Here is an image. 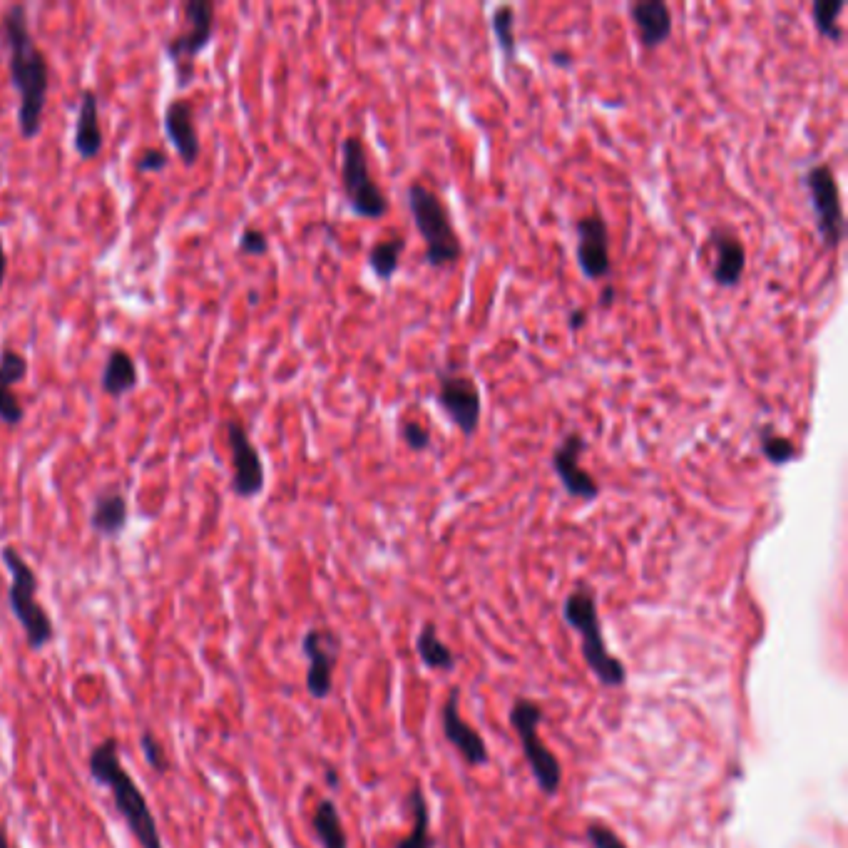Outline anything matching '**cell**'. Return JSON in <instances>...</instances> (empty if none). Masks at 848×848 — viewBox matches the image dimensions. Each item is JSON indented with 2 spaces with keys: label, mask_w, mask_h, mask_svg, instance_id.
<instances>
[{
  "label": "cell",
  "mask_w": 848,
  "mask_h": 848,
  "mask_svg": "<svg viewBox=\"0 0 848 848\" xmlns=\"http://www.w3.org/2000/svg\"><path fill=\"white\" fill-rule=\"evenodd\" d=\"M187 30L172 35L165 45V53L180 70V83H189L194 73V58L199 50L207 48L214 33V3L212 0H187L182 5Z\"/></svg>",
  "instance_id": "ba28073f"
},
{
  "label": "cell",
  "mask_w": 848,
  "mask_h": 848,
  "mask_svg": "<svg viewBox=\"0 0 848 848\" xmlns=\"http://www.w3.org/2000/svg\"><path fill=\"white\" fill-rule=\"evenodd\" d=\"M406 197L413 224H416L418 234L426 244V262L436 269L456 264L463 254V244L456 227H453L451 212L438 197V192H433L423 182H413L406 189Z\"/></svg>",
  "instance_id": "277c9868"
},
{
  "label": "cell",
  "mask_w": 848,
  "mask_h": 848,
  "mask_svg": "<svg viewBox=\"0 0 848 848\" xmlns=\"http://www.w3.org/2000/svg\"><path fill=\"white\" fill-rule=\"evenodd\" d=\"M630 18L645 48H660L672 35V10L664 0H637L630 5Z\"/></svg>",
  "instance_id": "d6986e66"
},
{
  "label": "cell",
  "mask_w": 848,
  "mask_h": 848,
  "mask_svg": "<svg viewBox=\"0 0 848 848\" xmlns=\"http://www.w3.org/2000/svg\"><path fill=\"white\" fill-rule=\"evenodd\" d=\"M140 749H142V756H145L147 766H150V769L155 771V774H162V776L170 774V771H172V761H170V756H167L165 747H162V742L155 737V734H152V732H142Z\"/></svg>",
  "instance_id": "f546056e"
},
{
  "label": "cell",
  "mask_w": 848,
  "mask_h": 848,
  "mask_svg": "<svg viewBox=\"0 0 848 848\" xmlns=\"http://www.w3.org/2000/svg\"><path fill=\"white\" fill-rule=\"evenodd\" d=\"M311 831L321 848H349V834L344 829L339 809L331 799H321L311 816Z\"/></svg>",
  "instance_id": "603a6c76"
},
{
  "label": "cell",
  "mask_w": 848,
  "mask_h": 848,
  "mask_svg": "<svg viewBox=\"0 0 848 848\" xmlns=\"http://www.w3.org/2000/svg\"><path fill=\"white\" fill-rule=\"evenodd\" d=\"M563 620L580 635L582 657L597 682L605 687H622L627 682V669L607 650L600 612H597V597L590 585H580L565 597Z\"/></svg>",
  "instance_id": "3957f363"
},
{
  "label": "cell",
  "mask_w": 848,
  "mask_h": 848,
  "mask_svg": "<svg viewBox=\"0 0 848 848\" xmlns=\"http://www.w3.org/2000/svg\"><path fill=\"white\" fill-rule=\"evenodd\" d=\"M165 132L167 137H170L172 145H175V150L180 152L182 160H185V165H194L202 145H199V132H197V125H194L192 102L175 100L167 105Z\"/></svg>",
  "instance_id": "e0dca14e"
},
{
  "label": "cell",
  "mask_w": 848,
  "mask_h": 848,
  "mask_svg": "<svg viewBox=\"0 0 848 848\" xmlns=\"http://www.w3.org/2000/svg\"><path fill=\"white\" fill-rule=\"evenodd\" d=\"M0 848H10V839H8V829H5V824L0 821Z\"/></svg>",
  "instance_id": "74e56055"
},
{
  "label": "cell",
  "mask_w": 848,
  "mask_h": 848,
  "mask_svg": "<svg viewBox=\"0 0 848 848\" xmlns=\"http://www.w3.org/2000/svg\"><path fill=\"white\" fill-rule=\"evenodd\" d=\"M585 321H587V311L585 309H575L570 314V329L577 331L582 324H585Z\"/></svg>",
  "instance_id": "e575fe53"
},
{
  "label": "cell",
  "mask_w": 848,
  "mask_h": 848,
  "mask_svg": "<svg viewBox=\"0 0 848 848\" xmlns=\"http://www.w3.org/2000/svg\"><path fill=\"white\" fill-rule=\"evenodd\" d=\"M28 376V359L13 349H3L0 354V421L5 426H18L25 411L15 398L13 386Z\"/></svg>",
  "instance_id": "ac0fdd59"
},
{
  "label": "cell",
  "mask_w": 848,
  "mask_h": 848,
  "mask_svg": "<svg viewBox=\"0 0 848 848\" xmlns=\"http://www.w3.org/2000/svg\"><path fill=\"white\" fill-rule=\"evenodd\" d=\"M401 438L413 453H423L431 446V431L418 421H403L401 423Z\"/></svg>",
  "instance_id": "1f68e13d"
},
{
  "label": "cell",
  "mask_w": 848,
  "mask_h": 848,
  "mask_svg": "<svg viewBox=\"0 0 848 848\" xmlns=\"http://www.w3.org/2000/svg\"><path fill=\"white\" fill-rule=\"evenodd\" d=\"M5 272H8V259H5V249H3V242H0V289H3V282H5Z\"/></svg>",
  "instance_id": "d590c367"
},
{
  "label": "cell",
  "mask_w": 848,
  "mask_h": 848,
  "mask_svg": "<svg viewBox=\"0 0 848 848\" xmlns=\"http://www.w3.org/2000/svg\"><path fill=\"white\" fill-rule=\"evenodd\" d=\"M844 10V0H816L814 3V25L824 38L839 43L844 38V30L839 25V15Z\"/></svg>",
  "instance_id": "83f0119b"
},
{
  "label": "cell",
  "mask_w": 848,
  "mask_h": 848,
  "mask_svg": "<svg viewBox=\"0 0 848 848\" xmlns=\"http://www.w3.org/2000/svg\"><path fill=\"white\" fill-rule=\"evenodd\" d=\"M341 185L349 207L364 219H381L388 214V197L371 177L369 152L359 135H349L341 145Z\"/></svg>",
  "instance_id": "52a82bcc"
},
{
  "label": "cell",
  "mask_w": 848,
  "mask_h": 848,
  "mask_svg": "<svg viewBox=\"0 0 848 848\" xmlns=\"http://www.w3.org/2000/svg\"><path fill=\"white\" fill-rule=\"evenodd\" d=\"M553 63H558V65H570V63H572V55L567 53V50H558V53L553 55Z\"/></svg>",
  "instance_id": "8d00e7d4"
},
{
  "label": "cell",
  "mask_w": 848,
  "mask_h": 848,
  "mask_svg": "<svg viewBox=\"0 0 848 848\" xmlns=\"http://www.w3.org/2000/svg\"><path fill=\"white\" fill-rule=\"evenodd\" d=\"M543 707L535 699L520 697L515 699L510 707V727L518 734L520 749H523L525 761L530 766L535 784L545 796H555L563 784V766H560L558 756L545 747L540 739V724H543Z\"/></svg>",
  "instance_id": "8992f818"
},
{
  "label": "cell",
  "mask_w": 848,
  "mask_h": 848,
  "mask_svg": "<svg viewBox=\"0 0 848 848\" xmlns=\"http://www.w3.org/2000/svg\"><path fill=\"white\" fill-rule=\"evenodd\" d=\"M461 689L453 687L448 692L446 704L441 709V727L446 742L463 756L468 766H485L490 761V752L485 747V739L480 737V732H475L471 724L461 717Z\"/></svg>",
  "instance_id": "5bb4252c"
},
{
  "label": "cell",
  "mask_w": 848,
  "mask_h": 848,
  "mask_svg": "<svg viewBox=\"0 0 848 848\" xmlns=\"http://www.w3.org/2000/svg\"><path fill=\"white\" fill-rule=\"evenodd\" d=\"M585 836L590 848H630L612 826L602 824V821H590L585 826Z\"/></svg>",
  "instance_id": "4dcf8cb0"
},
{
  "label": "cell",
  "mask_w": 848,
  "mask_h": 848,
  "mask_svg": "<svg viewBox=\"0 0 848 848\" xmlns=\"http://www.w3.org/2000/svg\"><path fill=\"white\" fill-rule=\"evenodd\" d=\"M301 652H304L309 669H306V692L314 699H326L334 689L336 662L341 655V640L329 627H311L301 637Z\"/></svg>",
  "instance_id": "30bf717a"
},
{
  "label": "cell",
  "mask_w": 848,
  "mask_h": 848,
  "mask_svg": "<svg viewBox=\"0 0 848 848\" xmlns=\"http://www.w3.org/2000/svg\"><path fill=\"white\" fill-rule=\"evenodd\" d=\"M709 247L714 249L712 279L717 286H737L747 269V247L739 234L729 227H717L709 232Z\"/></svg>",
  "instance_id": "2e32d148"
},
{
  "label": "cell",
  "mask_w": 848,
  "mask_h": 848,
  "mask_svg": "<svg viewBox=\"0 0 848 848\" xmlns=\"http://www.w3.org/2000/svg\"><path fill=\"white\" fill-rule=\"evenodd\" d=\"M3 565L10 572V587H8V605L18 625L23 627L25 642L30 650H43L53 642L55 625L53 617L48 615L43 605L38 602V575L28 560L13 548L5 545L3 548Z\"/></svg>",
  "instance_id": "5b68a950"
},
{
  "label": "cell",
  "mask_w": 848,
  "mask_h": 848,
  "mask_svg": "<svg viewBox=\"0 0 848 848\" xmlns=\"http://www.w3.org/2000/svg\"><path fill=\"white\" fill-rule=\"evenodd\" d=\"M227 441L229 453H232V490L237 498H257L264 490V463L259 456L257 446L249 438L247 428L242 421L232 418L227 421Z\"/></svg>",
  "instance_id": "7c38bea8"
},
{
  "label": "cell",
  "mask_w": 848,
  "mask_h": 848,
  "mask_svg": "<svg viewBox=\"0 0 848 848\" xmlns=\"http://www.w3.org/2000/svg\"><path fill=\"white\" fill-rule=\"evenodd\" d=\"M100 100L93 90H83L78 107V122H75V150L83 160H93L102 150V130L100 120Z\"/></svg>",
  "instance_id": "ffe728a7"
},
{
  "label": "cell",
  "mask_w": 848,
  "mask_h": 848,
  "mask_svg": "<svg viewBox=\"0 0 848 848\" xmlns=\"http://www.w3.org/2000/svg\"><path fill=\"white\" fill-rule=\"evenodd\" d=\"M759 448L771 466H786V463H791L796 456H799V451H796V446L791 443V438L781 436V433H776L771 426L761 428Z\"/></svg>",
  "instance_id": "4316f807"
},
{
  "label": "cell",
  "mask_w": 848,
  "mask_h": 848,
  "mask_svg": "<svg viewBox=\"0 0 848 848\" xmlns=\"http://www.w3.org/2000/svg\"><path fill=\"white\" fill-rule=\"evenodd\" d=\"M577 267L585 279H605L612 272L610 229L602 214L592 212L577 219Z\"/></svg>",
  "instance_id": "4fadbf2b"
},
{
  "label": "cell",
  "mask_w": 848,
  "mask_h": 848,
  "mask_svg": "<svg viewBox=\"0 0 848 848\" xmlns=\"http://www.w3.org/2000/svg\"><path fill=\"white\" fill-rule=\"evenodd\" d=\"M90 525L102 538H117L127 525V498L120 490H107L97 495L90 515Z\"/></svg>",
  "instance_id": "44dd1931"
},
{
  "label": "cell",
  "mask_w": 848,
  "mask_h": 848,
  "mask_svg": "<svg viewBox=\"0 0 848 848\" xmlns=\"http://www.w3.org/2000/svg\"><path fill=\"white\" fill-rule=\"evenodd\" d=\"M167 167V152L160 147H147L140 157H137V170L140 172H160Z\"/></svg>",
  "instance_id": "836d02e7"
},
{
  "label": "cell",
  "mask_w": 848,
  "mask_h": 848,
  "mask_svg": "<svg viewBox=\"0 0 848 848\" xmlns=\"http://www.w3.org/2000/svg\"><path fill=\"white\" fill-rule=\"evenodd\" d=\"M804 185L811 194L816 214V229L829 249L841 247L846 237L844 204H841L839 182H836L831 165H816L804 175Z\"/></svg>",
  "instance_id": "9c48e42d"
},
{
  "label": "cell",
  "mask_w": 848,
  "mask_h": 848,
  "mask_svg": "<svg viewBox=\"0 0 848 848\" xmlns=\"http://www.w3.org/2000/svg\"><path fill=\"white\" fill-rule=\"evenodd\" d=\"M90 776L100 786H107L115 801L117 811L125 819L127 829L135 836V841L140 848H165L162 846L160 829H157V819L152 814L150 804H147V796L142 794L140 786L135 784V779L130 776V771L122 766L120 761V747H117V739H105L93 749L90 754Z\"/></svg>",
  "instance_id": "7a4b0ae2"
},
{
  "label": "cell",
  "mask_w": 848,
  "mask_h": 848,
  "mask_svg": "<svg viewBox=\"0 0 848 848\" xmlns=\"http://www.w3.org/2000/svg\"><path fill=\"white\" fill-rule=\"evenodd\" d=\"M585 448L587 441L582 438V433H567L563 443L553 451V471L558 473L567 493L582 500H595L600 495V485L590 471L582 468L580 456L585 453Z\"/></svg>",
  "instance_id": "9a60e30c"
},
{
  "label": "cell",
  "mask_w": 848,
  "mask_h": 848,
  "mask_svg": "<svg viewBox=\"0 0 848 848\" xmlns=\"http://www.w3.org/2000/svg\"><path fill=\"white\" fill-rule=\"evenodd\" d=\"M406 249V239L401 234H388V237L378 239L369 252V267L374 269L378 279H391L396 274L398 262H401V254Z\"/></svg>",
  "instance_id": "484cf974"
},
{
  "label": "cell",
  "mask_w": 848,
  "mask_h": 848,
  "mask_svg": "<svg viewBox=\"0 0 848 848\" xmlns=\"http://www.w3.org/2000/svg\"><path fill=\"white\" fill-rule=\"evenodd\" d=\"M326 781H329V784L334 786V789H336V784H339V776H336V771H334V769L326 771Z\"/></svg>",
  "instance_id": "f35d334b"
},
{
  "label": "cell",
  "mask_w": 848,
  "mask_h": 848,
  "mask_svg": "<svg viewBox=\"0 0 848 848\" xmlns=\"http://www.w3.org/2000/svg\"><path fill=\"white\" fill-rule=\"evenodd\" d=\"M3 33L10 48V83L18 90V125L23 137L33 140L43 127V110L50 90L48 58L28 28V10L15 3L3 15Z\"/></svg>",
  "instance_id": "6da1fadb"
},
{
  "label": "cell",
  "mask_w": 848,
  "mask_h": 848,
  "mask_svg": "<svg viewBox=\"0 0 848 848\" xmlns=\"http://www.w3.org/2000/svg\"><path fill=\"white\" fill-rule=\"evenodd\" d=\"M416 652L421 657V662L428 669H441V672H451L456 667V655L451 652V647L441 640L438 635V627L433 622H426L416 640Z\"/></svg>",
  "instance_id": "d4e9b609"
},
{
  "label": "cell",
  "mask_w": 848,
  "mask_h": 848,
  "mask_svg": "<svg viewBox=\"0 0 848 848\" xmlns=\"http://www.w3.org/2000/svg\"><path fill=\"white\" fill-rule=\"evenodd\" d=\"M438 406L463 436H473L480 426L483 398L473 376L461 371H443L438 378Z\"/></svg>",
  "instance_id": "8fae6325"
},
{
  "label": "cell",
  "mask_w": 848,
  "mask_h": 848,
  "mask_svg": "<svg viewBox=\"0 0 848 848\" xmlns=\"http://www.w3.org/2000/svg\"><path fill=\"white\" fill-rule=\"evenodd\" d=\"M140 376H137V366L132 361V356L125 349H115L105 361V369H102L100 386L107 396L117 398L130 393L132 388H137Z\"/></svg>",
  "instance_id": "7402d4cb"
},
{
  "label": "cell",
  "mask_w": 848,
  "mask_h": 848,
  "mask_svg": "<svg viewBox=\"0 0 848 848\" xmlns=\"http://www.w3.org/2000/svg\"><path fill=\"white\" fill-rule=\"evenodd\" d=\"M408 806H411V819L413 826L401 841L393 848H433V836H431V809H428V801L423 789H413L408 794Z\"/></svg>",
  "instance_id": "cb8c5ba5"
},
{
  "label": "cell",
  "mask_w": 848,
  "mask_h": 848,
  "mask_svg": "<svg viewBox=\"0 0 848 848\" xmlns=\"http://www.w3.org/2000/svg\"><path fill=\"white\" fill-rule=\"evenodd\" d=\"M267 249H269V239L262 229H254V227L244 229L242 237H239V252H242L244 257H262V254H267Z\"/></svg>",
  "instance_id": "d6a6232c"
},
{
  "label": "cell",
  "mask_w": 848,
  "mask_h": 848,
  "mask_svg": "<svg viewBox=\"0 0 848 848\" xmlns=\"http://www.w3.org/2000/svg\"><path fill=\"white\" fill-rule=\"evenodd\" d=\"M490 25H493L495 40H498V48L503 50L505 58L515 60V10L510 5H500V8H495Z\"/></svg>",
  "instance_id": "f1b7e54d"
}]
</instances>
